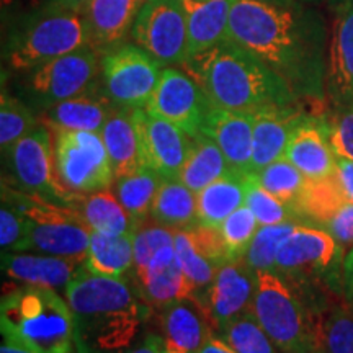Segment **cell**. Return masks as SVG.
<instances>
[{"label": "cell", "mask_w": 353, "mask_h": 353, "mask_svg": "<svg viewBox=\"0 0 353 353\" xmlns=\"http://www.w3.org/2000/svg\"><path fill=\"white\" fill-rule=\"evenodd\" d=\"M145 2H148V0H136V3H138V6H139V8H141V7H143Z\"/></svg>", "instance_id": "54"}, {"label": "cell", "mask_w": 353, "mask_h": 353, "mask_svg": "<svg viewBox=\"0 0 353 353\" xmlns=\"http://www.w3.org/2000/svg\"><path fill=\"white\" fill-rule=\"evenodd\" d=\"M193 2H205V0H193Z\"/></svg>", "instance_id": "56"}, {"label": "cell", "mask_w": 353, "mask_h": 353, "mask_svg": "<svg viewBox=\"0 0 353 353\" xmlns=\"http://www.w3.org/2000/svg\"><path fill=\"white\" fill-rule=\"evenodd\" d=\"M255 288L257 272L250 268L244 257L221 265L214 281L200 299L213 321L216 334L236 317L252 309Z\"/></svg>", "instance_id": "15"}, {"label": "cell", "mask_w": 353, "mask_h": 353, "mask_svg": "<svg viewBox=\"0 0 353 353\" xmlns=\"http://www.w3.org/2000/svg\"><path fill=\"white\" fill-rule=\"evenodd\" d=\"M306 114L294 103L268 105L254 112V152L252 172L259 174L267 165L285 157L286 145L294 128Z\"/></svg>", "instance_id": "20"}, {"label": "cell", "mask_w": 353, "mask_h": 353, "mask_svg": "<svg viewBox=\"0 0 353 353\" xmlns=\"http://www.w3.org/2000/svg\"><path fill=\"white\" fill-rule=\"evenodd\" d=\"M157 324L167 353H198L218 335L206 306L195 296L157 307Z\"/></svg>", "instance_id": "16"}, {"label": "cell", "mask_w": 353, "mask_h": 353, "mask_svg": "<svg viewBox=\"0 0 353 353\" xmlns=\"http://www.w3.org/2000/svg\"><path fill=\"white\" fill-rule=\"evenodd\" d=\"M343 288H345L347 298L353 303V247L343 260Z\"/></svg>", "instance_id": "49"}, {"label": "cell", "mask_w": 353, "mask_h": 353, "mask_svg": "<svg viewBox=\"0 0 353 353\" xmlns=\"http://www.w3.org/2000/svg\"><path fill=\"white\" fill-rule=\"evenodd\" d=\"M131 38L162 65H182L188 59L183 0H148L136 15Z\"/></svg>", "instance_id": "11"}, {"label": "cell", "mask_w": 353, "mask_h": 353, "mask_svg": "<svg viewBox=\"0 0 353 353\" xmlns=\"http://www.w3.org/2000/svg\"><path fill=\"white\" fill-rule=\"evenodd\" d=\"M213 105L198 83L182 69L165 68L145 110L174 123L188 136L201 134Z\"/></svg>", "instance_id": "13"}, {"label": "cell", "mask_w": 353, "mask_h": 353, "mask_svg": "<svg viewBox=\"0 0 353 353\" xmlns=\"http://www.w3.org/2000/svg\"><path fill=\"white\" fill-rule=\"evenodd\" d=\"M131 117L138 130L144 165L162 179H179L192 148V136L145 108L131 110Z\"/></svg>", "instance_id": "14"}, {"label": "cell", "mask_w": 353, "mask_h": 353, "mask_svg": "<svg viewBox=\"0 0 353 353\" xmlns=\"http://www.w3.org/2000/svg\"><path fill=\"white\" fill-rule=\"evenodd\" d=\"M3 341L38 353H81L68 299L48 286L8 283L0 301Z\"/></svg>", "instance_id": "4"}, {"label": "cell", "mask_w": 353, "mask_h": 353, "mask_svg": "<svg viewBox=\"0 0 353 353\" xmlns=\"http://www.w3.org/2000/svg\"><path fill=\"white\" fill-rule=\"evenodd\" d=\"M249 175L228 172L196 193L198 224L219 229L229 214L245 205Z\"/></svg>", "instance_id": "28"}, {"label": "cell", "mask_w": 353, "mask_h": 353, "mask_svg": "<svg viewBox=\"0 0 353 353\" xmlns=\"http://www.w3.org/2000/svg\"><path fill=\"white\" fill-rule=\"evenodd\" d=\"M298 224L285 221L272 226H260L245 254V262L254 272H275V260L280 245L294 231Z\"/></svg>", "instance_id": "38"}, {"label": "cell", "mask_w": 353, "mask_h": 353, "mask_svg": "<svg viewBox=\"0 0 353 353\" xmlns=\"http://www.w3.org/2000/svg\"><path fill=\"white\" fill-rule=\"evenodd\" d=\"M341 250L327 229L296 226L278 249L275 272L285 276L322 273L332 267Z\"/></svg>", "instance_id": "18"}, {"label": "cell", "mask_w": 353, "mask_h": 353, "mask_svg": "<svg viewBox=\"0 0 353 353\" xmlns=\"http://www.w3.org/2000/svg\"><path fill=\"white\" fill-rule=\"evenodd\" d=\"M85 268L95 275L125 278L134 268L132 232L113 234L92 229Z\"/></svg>", "instance_id": "29"}, {"label": "cell", "mask_w": 353, "mask_h": 353, "mask_svg": "<svg viewBox=\"0 0 353 353\" xmlns=\"http://www.w3.org/2000/svg\"><path fill=\"white\" fill-rule=\"evenodd\" d=\"M285 159H288L306 179L332 175L337 156L329 143L325 121L304 117L291 134Z\"/></svg>", "instance_id": "22"}, {"label": "cell", "mask_w": 353, "mask_h": 353, "mask_svg": "<svg viewBox=\"0 0 353 353\" xmlns=\"http://www.w3.org/2000/svg\"><path fill=\"white\" fill-rule=\"evenodd\" d=\"M118 107L97 87L74 99L59 101L46 110L44 125L50 130L101 132Z\"/></svg>", "instance_id": "25"}, {"label": "cell", "mask_w": 353, "mask_h": 353, "mask_svg": "<svg viewBox=\"0 0 353 353\" xmlns=\"http://www.w3.org/2000/svg\"><path fill=\"white\" fill-rule=\"evenodd\" d=\"M174 249L176 262H179L180 268H182L185 276L190 281V285L193 286L195 298L201 299L203 294L206 293V290L214 281V276L218 273L219 267L196 249L188 229H179V231H175Z\"/></svg>", "instance_id": "36"}, {"label": "cell", "mask_w": 353, "mask_h": 353, "mask_svg": "<svg viewBox=\"0 0 353 353\" xmlns=\"http://www.w3.org/2000/svg\"><path fill=\"white\" fill-rule=\"evenodd\" d=\"M162 64L139 48L125 43L101 56L103 94L118 108H145L162 74Z\"/></svg>", "instance_id": "10"}, {"label": "cell", "mask_w": 353, "mask_h": 353, "mask_svg": "<svg viewBox=\"0 0 353 353\" xmlns=\"http://www.w3.org/2000/svg\"><path fill=\"white\" fill-rule=\"evenodd\" d=\"M50 3H54V6L65 8V10L83 13L88 3H90V0H50Z\"/></svg>", "instance_id": "51"}, {"label": "cell", "mask_w": 353, "mask_h": 353, "mask_svg": "<svg viewBox=\"0 0 353 353\" xmlns=\"http://www.w3.org/2000/svg\"><path fill=\"white\" fill-rule=\"evenodd\" d=\"M38 125L37 118L23 101L2 90L0 97V145L6 154L17 141L28 134Z\"/></svg>", "instance_id": "40"}, {"label": "cell", "mask_w": 353, "mask_h": 353, "mask_svg": "<svg viewBox=\"0 0 353 353\" xmlns=\"http://www.w3.org/2000/svg\"><path fill=\"white\" fill-rule=\"evenodd\" d=\"M229 167L223 152L210 136L198 134L192 138V148H190L188 157L180 172L179 180L187 185L190 190L198 193L210 183L216 182L228 174Z\"/></svg>", "instance_id": "32"}, {"label": "cell", "mask_w": 353, "mask_h": 353, "mask_svg": "<svg viewBox=\"0 0 353 353\" xmlns=\"http://www.w3.org/2000/svg\"><path fill=\"white\" fill-rule=\"evenodd\" d=\"M198 83L213 107L257 112L268 105H290L298 97L275 70L231 38L180 65Z\"/></svg>", "instance_id": "3"}, {"label": "cell", "mask_w": 353, "mask_h": 353, "mask_svg": "<svg viewBox=\"0 0 353 353\" xmlns=\"http://www.w3.org/2000/svg\"><path fill=\"white\" fill-rule=\"evenodd\" d=\"M260 228L257 218L249 206L244 205L229 214L221 224L219 231L231 260L245 257L250 242Z\"/></svg>", "instance_id": "42"}, {"label": "cell", "mask_w": 353, "mask_h": 353, "mask_svg": "<svg viewBox=\"0 0 353 353\" xmlns=\"http://www.w3.org/2000/svg\"><path fill=\"white\" fill-rule=\"evenodd\" d=\"M72 210H76L94 231L113 234H131L134 231L128 211L123 208L117 195L108 190L77 195Z\"/></svg>", "instance_id": "33"}, {"label": "cell", "mask_w": 353, "mask_h": 353, "mask_svg": "<svg viewBox=\"0 0 353 353\" xmlns=\"http://www.w3.org/2000/svg\"><path fill=\"white\" fill-rule=\"evenodd\" d=\"M151 218L175 231L195 226L198 224L196 193L179 179H164L157 190Z\"/></svg>", "instance_id": "30"}, {"label": "cell", "mask_w": 353, "mask_h": 353, "mask_svg": "<svg viewBox=\"0 0 353 353\" xmlns=\"http://www.w3.org/2000/svg\"><path fill=\"white\" fill-rule=\"evenodd\" d=\"M175 229L165 228L154 221H148L132 231V245H134V272L149 267L164 250L174 247Z\"/></svg>", "instance_id": "41"}, {"label": "cell", "mask_w": 353, "mask_h": 353, "mask_svg": "<svg viewBox=\"0 0 353 353\" xmlns=\"http://www.w3.org/2000/svg\"><path fill=\"white\" fill-rule=\"evenodd\" d=\"M245 205L252 210L260 226H272L290 221V213L293 211L286 203L265 190L252 175H249L247 180Z\"/></svg>", "instance_id": "43"}, {"label": "cell", "mask_w": 353, "mask_h": 353, "mask_svg": "<svg viewBox=\"0 0 353 353\" xmlns=\"http://www.w3.org/2000/svg\"><path fill=\"white\" fill-rule=\"evenodd\" d=\"M6 154L10 175L23 192L72 208L79 193L69 192L57 180L54 138L52 131L44 123L34 126Z\"/></svg>", "instance_id": "9"}, {"label": "cell", "mask_w": 353, "mask_h": 353, "mask_svg": "<svg viewBox=\"0 0 353 353\" xmlns=\"http://www.w3.org/2000/svg\"><path fill=\"white\" fill-rule=\"evenodd\" d=\"M335 175H337L339 183H341V187L343 190V195H345L347 201L353 203V161L337 156Z\"/></svg>", "instance_id": "47"}, {"label": "cell", "mask_w": 353, "mask_h": 353, "mask_svg": "<svg viewBox=\"0 0 353 353\" xmlns=\"http://www.w3.org/2000/svg\"><path fill=\"white\" fill-rule=\"evenodd\" d=\"M54 167L61 185L79 195L103 192L114 183V174L99 132L51 130Z\"/></svg>", "instance_id": "8"}, {"label": "cell", "mask_w": 353, "mask_h": 353, "mask_svg": "<svg viewBox=\"0 0 353 353\" xmlns=\"http://www.w3.org/2000/svg\"><path fill=\"white\" fill-rule=\"evenodd\" d=\"M83 265V260L56 255L2 252V272L10 280L15 283L48 286L56 291H65Z\"/></svg>", "instance_id": "23"}, {"label": "cell", "mask_w": 353, "mask_h": 353, "mask_svg": "<svg viewBox=\"0 0 353 353\" xmlns=\"http://www.w3.org/2000/svg\"><path fill=\"white\" fill-rule=\"evenodd\" d=\"M0 353H38V352L30 350V348L26 347H21L19 343L3 341L2 347H0Z\"/></svg>", "instance_id": "52"}, {"label": "cell", "mask_w": 353, "mask_h": 353, "mask_svg": "<svg viewBox=\"0 0 353 353\" xmlns=\"http://www.w3.org/2000/svg\"><path fill=\"white\" fill-rule=\"evenodd\" d=\"M88 46L83 15L48 2L12 41L8 64L12 69L30 70Z\"/></svg>", "instance_id": "7"}, {"label": "cell", "mask_w": 353, "mask_h": 353, "mask_svg": "<svg viewBox=\"0 0 353 353\" xmlns=\"http://www.w3.org/2000/svg\"><path fill=\"white\" fill-rule=\"evenodd\" d=\"M218 337L239 353H281L259 324L252 309L224 325Z\"/></svg>", "instance_id": "37"}, {"label": "cell", "mask_w": 353, "mask_h": 353, "mask_svg": "<svg viewBox=\"0 0 353 353\" xmlns=\"http://www.w3.org/2000/svg\"><path fill=\"white\" fill-rule=\"evenodd\" d=\"M2 200L26 216L28 229L20 252H37L85 262L92 229L76 210L2 185Z\"/></svg>", "instance_id": "5"}, {"label": "cell", "mask_w": 353, "mask_h": 353, "mask_svg": "<svg viewBox=\"0 0 353 353\" xmlns=\"http://www.w3.org/2000/svg\"><path fill=\"white\" fill-rule=\"evenodd\" d=\"M343 203H347V198L334 172L332 175L322 179H306L301 193L291 210L325 224Z\"/></svg>", "instance_id": "34"}, {"label": "cell", "mask_w": 353, "mask_h": 353, "mask_svg": "<svg viewBox=\"0 0 353 353\" xmlns=\"http://www.w3.org/2000/svg\"><path fill=\"white\" fill-rule=\"evenodd\" d=\"M252 176L278 200L286 203L290 208H293L306 182V176L285 157L278 159Z\"/></svg>", "instance_id": "39"}, {"label": "cell", "mask_w": 353, "mask_h": 353, "mask_svg": "<svg viewBox=\"0 0 353 353\" xmlns=\"http://www.w3.org/2000/svg\"><path fill=\"white\" fill-rule=\"evenodd\" d=\"M162 180L164 179L148 165L114 180V195L130 214L134 229L151 216L154 200Z\"/></svg>", "instance_id": "31"}, {"label": "cell", "mask_w": 353, "mask_h": 353, "mask_svg": "<svg viewBox=\"0 0 353 353\" xmlns=\"http://www.w3.org/2000/svg\"><path fill=\"white\" fill-rule=\"evenodd\" d=\"M252 311L281 353H317L316 314L280 273H257Z\"/></svg>", "instance_id": "6"}, {"label": "cell", "mask_w": 353, "mask_h": 353, "mask_svg": "<svg viewBox=\"0 0 353 353\" xmlns=\"http://www.w3.org/2000/svg\"><path fill=\"white\" fill-rule=\"evenodd\" d=\"M134 275L141 298L156 309L176 299L195 296L193 286L176 262L174 247L164 250L149 267L136 270Z\"/></svg>", "instance_id": "24"}, {"label": "cell", "mask_w": 353, "mask_h": 353, "mask_svg": "<svg viewBox=\"0 0 353 353\" xmlns=\"http://www.w3.org/2000/svg\"><path fill=\"white\" fill-rule=\"evenodd\" d=\"M203 134L210 136L234 174L250 175L254 152V113L211 107Z\"/></svg>", "instance_id": "19"}, {"label": "cell", "mask_w": 353, "mask_h": 353, "mask_svg": "<svg viewBox=\"0 0 353 353\" xmlns=\"http://www.w3.org/2000/svg\"><path fill=\"white\" fill-rule=\"evenodd\" d=\"M100 72V54L85 46L30 70L26 90L34 103L48 110L95 88Z\"/></svg>", "instance_id": "12"}, {"label": "cell", "mask_w": 353, "mask_h": 353, "mask_svg": "<svg viewBox=\"0 0 353 353\" xmlns=\"http://www.w3.org/2000/svg\"><path fill=\"white\" fill-rule=\"evenodd\" d=\"M303 2H317V0H303Z\"/></svg>", "instance_id": "55"}, {"label": "cell", "mask_w": 353, "mask_h": 353, "mask_svg": "<svg viewBox=\"0 0 353 353\" xmlns=\"http://www.w3.org/2000/svg\"><path fill=\"white\" fill-rule=\"evenodd\" d=\"M100 136L107 148L114 180L144 167L138 130L132 121L131 110H114V113L105 123Z\"/></svg>", "instance_id": "27"}, {"label": "cell", "mask_w": 353, "mask_h": 353, "mask_svg": "<svg viewBox=\"0 0 353 353\" xmlns=\"http://www.w3.org/2000/svg\"><path fill=\"white\" fill-rule=\"evenodd\" d=\"M187 12L188 57L208 51L229 38V10L231 0H183Z\"/></svg>", "instance_id": "26"}, {"label": "cell", "mask_w": 353, "mask_h": 353, "mask_svg": "<svg viewBox=\"0 0 353 353\" xmlns=\"http://www.w3.org/2000/svg\"><path fill=\"white\" fill-rule=\"evenodd\" d=\"M325 228L341 247L353 245V203H343L337 213L325 223Z\"/></svg>", "instance_id": "46"}, {"label": "cell", "mask_w": 353, "mask_h": 353, "mask_svg": "<svg viewBox=\"0 0 353 353\" xmlns=\"http://www.w3.org/2000/svg\"><path fill=\"white\" fill-rule=\"evenodd\" d=\"M262 2L276 3V6H296V3H299L298 0H262Z\"/></svg>", "instance_id": "53"}, {"label": "cell", "mask_w": 353, "mask_h": 353, "mask_svg": "<svg viewBox=\"0 0 353 353\" xmlns=\"http://www.w3.org/2000/svg\"><path fill=\"white\" fill-rule=\"evenodd\" d=\"M332 13L325 88L334 107L353 103V0H329Z\"/></svg>", "instance_id": "17"}, {"label": "cell", "mask_w": 353, "mask_h": 353, "mask_svg": "<svg viewBox=\"0 0 353 353\" xmlns=\"http://www.w3.org/2000/svg\"><path fill=\"white\" fill-rule=\"evenodd\" d=\"M317 353H353V306L334 304L316 314Z\"/></svg>", "instance_id": "35"}, {"label": "cell", "mask_w": 353, "mask_h": 353, "mask_svg": "<svg viewBox=\"0 0 353 353\" xmlns=\"http://www.w3.org/2000/svg\"><path fill=\"white\" fill-rule=\"evenodd\" d=\"M138 12L136 0H90L82 13L88 46L103 56L125 44Z\"/></svg>", "instance_id": "21"}, {"label": "cell", "mask_w": 353, "mask_h": 353, "mask_svg": "<svg viewBox=\"0 0 353 353\" xmlns=\"http://www.w3.org/2000/svg\"><path fill=\"white\" fill-rule=\"evenodd\" d=\"M229 38L257 56L296 97H319L327 76L325 28L314 12L262 0H231Z\"/></svg>", "instance_id": "1"}, {"label": "cell", "mask_w": 353, "mask_h": 353, "mask_svg": "<svg viewBox=\"0 0 353 353\" xmlns=\"http://www.w3.org/2000/svg\"><path fill=\"white\" fill-rule=\"evenodd\" d=\"M198 353H239V352H236L232 347H229L223 339L218 337V335H214V337H211L210 341L206 342V345L203 347Z\"/></svg>", "instance_id": "50"}, {"label": "cell", "mask_w": 353, "mask_h": 353, "mask_svg": "<svg viewBox=\"0 0 353 353\" xmlns=\"http://www.w3.org/2000/svg\"><path fill=\"white\" fill-rule=\"evenodd\" d=\"M325 130L335 156L353 161V103L335 107L334 114L325 121Z\"/></svg>", "instance_id": "44"}, {"label": "cell", "mask_w": 353, "mask_h": 353, "mask_svg": "<svg viewBox=\"0 0 353 353\" xmlns=\"http://www.w3.org/2000/svg\"><path fill=\"white\" fill-rule=\"evenodd\" d=\"M28 221L26 216L7 200H2L0 208V245L2 252H20L26 237Z\"/></svg>", "instance_id": "45"}, {"label": "cell", "mask_w": 353, "mask_h": 353, "mask_svg": "<svg viewBox=\"0 0 353 353\" xmlns=\"http://www.w3.org/2000/svg\"><path fill=\"white\" fill-rule=\"evenodd\" d=\"M64 294L74 312L81 353H126L151 316V306L128 281L95 275L85 265Z\"/></svg>", "instance_id": "2"}, {"label": "cell", "mask_w": 353, "mask_h": 353, "mask_svg": "<svg viewBox=\"0 0 353 353\" xmlns=\"http://www.w3.org/2000/svg\"><path fill=\"white\" fill-rule=\"evenodd\" d=\"M126 353H167L164 342H162L161 335L159 334H149L145 335L144 341L139 343L138 347L131 348Z\"/></svg>", "instance_id": "48"}, {"label": "cell", "mask_w": 353, "mask_h": 353, "mask_svg": "<svg viewBox=\"0 0 353 353\" xmlns=\"http://www.w3.org/2000/svg\"><path fill=\"white\" fill-rule=\"evenodd\" d=\"M6 2H10V0H3V3H6Z\"/></svg>", "instance_id": "57"}]
</instances>
